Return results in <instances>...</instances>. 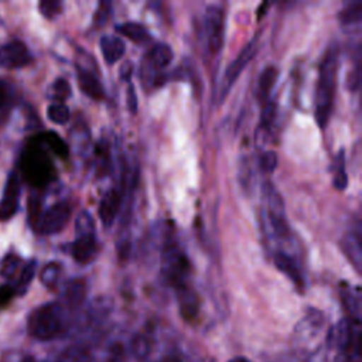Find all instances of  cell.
<instances>
[{"label":"cell","mask_w":362,"mask_h":362,"mask_svg":"<svg viewBox=\"0 0 362 362\" xmlns=\"http://www.w3.org/2000/svg\"><path fill=\"white\" fill-rule=\"evenodd\" d=\"M338 47L332 44L320 65L318 83L315 90V122L324 129L331 117L334 95L337 86V71H338Z\"/></svg>","instance_id":"cell-1"},{"label":"cell","mask_w":362,"mask_h":362,"mask_svg":"<svg viewBox=\"0 0 362 362\" xmlns=\"http://www.w3.org/2000/svg\"><path fill=\"white\" fill-rule=\"evenodd\" d=\"M64 308L58 303H47L37 307L28 317V332L40 341L57 338L64 329Z\"/></svg>","instance_id":"cell-2"},{"label":"cell","mask_w":362,"mask_h":362,"mask_svg":"<svg viewBox=\"0 0 362 362\" xmlns=\"http://www.w3.org/2000/svg\"><path fill=\"white\" fill-rule=\"evenodd\" d=\"M189 270L191 266L185 253L173 239H167L161 249V273L165 281L175 288L187 284L185 279Z\"/></svg>","instance_id":"cell-3"},{"label":"cell","mask_w":362,"mask_h":362,"mask_svg":"<svg viewBox=\"0 0 362 362\" xmlns=\"http://www.w3.org/2000/svg\"><path fill=\"white\" fill-rule=\"evenodd\" d=\"M98 253L95 223L89 212L82 211L75 221V242L72 243V256L78 263H88Z\"/></svg>","instance_id":"cell-4"},{"label":"cell","mask_w":362,"mask_h":362,"mask_svg":"<svg viewBox=\"0 0 362 362\" xmlns=\"http://www.w3.org/2000/svg\"><path fill=\"white\" fill-rule=\"evenodd\" d=\"M327 346L328 351H332L342 358L354 352H359V329L355 328L351 318H342L329 328L327 335Z\"/></svg>","instance_id":"cell-5"},{"label":"cell","mask_w":362,"mask_h":362,"mask_svg":"<svg viewBox=\"0 0 362 362\" xmlns=\"http://www.w3.org/2000/svg\"><path fill=\"white\" fill-rule=\"evenodd\" d=\"M257 51V44H256V38L252 40L250 42H247L242 49L240 52L236 55V58L228 65L223 76H222V81H221V85H219V102H222L225 99V96L228 95L229 89L232 88V85L235 83V81L238 79V76L242 74V71L245 69V66L252 61V58L255 57Z\"/></svg>","instance_id":"cell-6"},{"label":"cell","mask_w":362,"mask_h":362,"mask_svg":"<svg viewBox=\"0 0 362 362\" xmlns=\"http://www.w3.org/2000/svg\"><path fill=\"white\" fill-rule=\"evenodd\" d=\"M205 40L209 52L215 54L222 48L223 31H225V11L219 6H209L205 10L204 17Z\"/></svg>","instance_id":"cell-7"},{"label":"cell","mask_w":362,"mask_h":362,"mask_svg":"<svg viewBox=\"0 0 362 362\" xmlns=\"http://www.w3.org/2000/svg\"><path fill=\"white\" fill-rule=\"evenodd\" d=\"M266 197H267V206H269V219L273 228V232L280 238H287L290 233L286 212H284V202L277 189L267 184L266 185Z\"/></svg>","instance_id":"cell-8"},{"label":"cell","mask_w":362,"mask_h":362,"mask_svg":"<svg viewBox=\"0 0 362 362\" xmlns=\"http://www.w3.org/2000/svg\"><path fill=\"white\" fill-rule=\"evenodd\" d=\"M71 206L68 202H57L49 206L40 218L38 230L45 235H52L62 230L69 221Z\"/></svg>","instance_id":"cell-9"},{"label":"cell","mask_w":362,"mask_h":362,"mask_svg":"<svg viewBox=\"0 0 362 362\" xmlns=\"http://www.w3.org/2000/svg\"><path fill=\"white\" fill-rule=\"evenodd\" d=\"M52 173V165L41 151H30L24 158V174L34 185H44Z\"/></svg>","instance_id":"cell-10"},{"label":"cell","mask_w":362,"mask_h":362,"mask_svg":"<svg viewBox=\"0 0 362 362\" xmlns=\"http://www.w3.org/2000/svg\"><path fill=\"white\" fill-rule=\"evenodd\" d=\"M30 61V51L20 40L10 41L0 48V65L4 68H21Z\"/></svg>","instance_id":"cell-11"},{"label":"cell","mask_w":362,"mask_h":362,"mask_svg":"<svg viewBox=\"0 0 362 362\" xmlns=\"http://www.w3.org/2000/svg\"><path fill=\"white\" fill-rule=\"evenodd\" d=\"M20 198V180L16 171L8 174L6 181L4 194L0 201V221H8L18 208Z\"/></svg>","instance_id":"cell-12"},{"label":"cell","mask_w":362,"mask_h":362,"mask_svg":"<svg viewBox=\"0 0 362 362\" xmlns=\"http://www.w3.org/2000/svg\"><path fill=\"white\" fill-rule=\"evenodd\" d=\"M180 313L185 320H194L199 311V298L197 293L187 284L175 288Z\"/></svg>","instance_id":"cell-13"},{"label":"cell","mask_w":362,"mask_h":362,"mask_svg":"<svg viewBox=\"0 0 362 362\" xmlns=\"http://www.w3.org/2000/svg\"><path fill=\"white\" fill-rule=\"evenodd\" d=\"M120 202H122V195L115 188L109 189L102 197L100 204H99V218L106 228H109L113 223V221L119 212Z\"/></svg>","instance_id":"cell-14"},{"label":"cell","mask_w":362,"mask_h":362,"mask_svg":"<svg viewBox=\"0 0 362 362\" xmlns=\"http://www.w3.org/2000/svg\"><path fill=\"white\" fill-rule=\"evenodd\" d=\"M86 297V283L82 279L71 280L64 290V301L66 307L75 310L82 305Z\"/></svg>","instance_id":"cell-15"},{"label":"cell","mask_w":362,"mask_h":362,"mask_svg":"<svg viewBox=\"0 0 362 362\" xmlns=\"http://www.w3.org/2000/svg\"><path fill=\"white\" fill-rule=\"evenodd\" d=\"M78 83L86 96L96 99V100L103 98V88H102L99 79L92 72H89L83 68H78Z\"/></svg>","instance_id":"cell-16"},{"label":"cell","mask_w":362,"mask_h":362,"mask_svg":"<svg viewBox=\"0 0 362 362\" xmlns=\"http://www.w3.org/2000/svg\"><path fill=\"white\" fill-rule=\"evenodd\" d=\"M274 264L276 267L284 273L293 283H296L297 286H301L303 284V276H301V272L296 263V260L288 256L287 253L284 252H276L274 253Z\"/></svg>","instance_id":"cell-17"},{"label":"cell","mask_w":362,"mask_h":362,"mask_svg":"<svg viewBox=\"0 0 362 362\" xmlns=\"http://www.w3.org/2000/svg\"><path fill=\"white\" fill-rule=\"evenodd\" d=\"M100 49L103 54V58L107 64H115L116 61H119L124 51V42L115 35H105L100 38Z\"/></svg>","instance_id":"cell-18"},{"label":"cell","mask_w":362,"mask_h":362,"mask_svg":"<svg viewBox=\"0 0 362 362\" xmlns=\"http://www.w3.org/2000/svg\"><path fill=\"white\" fill-rule=\"evenodd\" d=\"M277 69L274 66H266L262 74L259 75V81H257V89H256V93H257V98L260 102H264L269 95H270V90L274 86L276 83V79H277Z\"/></svg>","instance_id":"cell-19"},{"label":"cell","mask_w":362,"mask_h":362,"mask_svg":"<svg viewBox=\"0 0 362 362\" xmlns=\"http://www.w3.org/2000/svg\"><path fill=\"white\" fill-rule=\"evenodd\" d=\"M92 351L86 345H71L65 348L59 358L58 362H92Z\"/></svg>","instance_id":"cell-20"},{"label":"cell","mask_w":362,"mask_h":362,"mask_svg":"<svg viewBox=\"0 0 362 362\" xmlns=\"http://www.w3.org/2000/svg\"><path fill=\"white\" fill-rule=\"evenodd\" d=\"M116 30H117L120 34H123L124 37H127V38H130L132 41L139 42V44H143V42H146V41L150 38L147 28H146L143 24H140V23L127 21V23H123V24L117 25Z\"/></svg>","instance_id":"cell-21"},{"label":"cell","mask_w":362,"mask_h":362,"mask_svg":"<svg viewBox=\"0 0 362 362\" xmlns=\"http://www.w3.org/2000/svg\"><path fill=\"white\" fill-rule=\"evenodd\" d=\"M151 349H153V341L148 334L140 332V334L134 335V338L132 339L130 351L136 359H139V361L146 359L150 355Z\"/></svg>","instance_id":"cell-22"},{"label":"cell","mask_w":362,"mask_h":362,"mask_svg":"<svg viewBox=\"0 0 362 362\" xmlns=\"http://www.w3.org/2000/svg\"><path fill=\"white\" fill-rule=\"evenodd\" d=\"M338 18L342 25L358 24L362 18V1L348 3L344 8H341Z\"/></svg>","instance_id":"cell-23"},{"label":"cell","mask_w":362,"mask_h":362,"mask_svg":"<svg viewBox=\"0 0 362 362\" xmlns=\"http://www.w3.org/2000/svg\"><path fill=\"white\" fill-rule=\"evenodd\" d=\"M348 185V175L345 171V154L341 150L334 161V187L339 191L345 189Z\"/></svg>","instance_id":"cell-24"},{"label":"cell","mask_w":362,"mask_h":362,"mask_svg":"<svg viewBox=\"0 0 362 362\" xmlns=\"http://www.w3.org/2000/svg\"><path fill=\"white\" fill-rule=\"evenodd\" d=\"M344 249L348 253L349 259L355 263L356 269H359V262H361V238H359V230L356 233H349L345 236L344 240Z\"/></svg>","instance_id":"cell-25"},{"label":"cell","mask_w":362,"mask_h":362,"mask_svg":"<svg viewBox=\"0 0 362 362\" xmlns=\"http://www.w3.org/2000/svg\"><path fill=\"white\" fill-rule=\"evenodd\" d=\"M35 269H37V262L35 260H30L23 267V270H21V273L18 276L17 284L14 287V293H17L18 296H23L27 291V288H28V286L33 281V277L35 274Z\"/></svg>","instance_id":"cell-26"},{"label":"cell","mask_w":362,"mask_h":362,"mask_svg":"<svg viewBox=\"0 0 362 362\" xmlns=\"http://www.w3.org/2000/svg\"><path fill=\"white\" fill-rule=\"evenodd\" d=\"M59 273H61V266L55 262H51L48 264H45L41 270V274H40V279H41V283L48 287V288H52L58 279H59Z\"/></svg>","instance_id":"cell-27"},{"label":"cell","mask_w":362,"mask_h":362,"mask_svg":"<svg viewBox=\"0 0 362 362\" xmlns=\"http://www.w3.org/2000/svg\"><path fill=\"white\" fill-rule=\"evenodd\" d=\"M49 96L57 100L58 103H62L66 98L71 96V85L68 83L66 79L64 78H58L49 89Z\"/></svg>","instance_id":"cell-28"},{"label":"cell","mask_w":362,"mask_h":362,"mask_svg":"<svg viewBox=\"0 0 362 362\" xmlns=\"http://www.w3.org/2000/svg\"><path fill=\"white\" fill-rule=\"evenodd\" d=\"M47 116L57 124H65L69 120V109L64 103H52L47 109Z\"/></svg>","instance_id":"cell-29"},{"label":"cell","mask_w":362,"mask_h":362,"mask_svg":"<svg viewBox=\"0 0 362 362\" xmlns=\"http://www.w3.org/2000/svg\"><path fill=\"white\" fill-rule=\"evenodd\" d=\"M96 168L99 175H106L110 170V156L107 146H99L98 147V156H96Z\"/></svg>","instance_id":"cell-30"},{"label":"cell","mask_w":362,"mask_h":362,"mask_svg":"<svg viewBox=\"0 0 362 362\" xmlns=\"http://www.w3.org/2000/svg\"><path fill=\"white\" fill-rule=\"evenodd\" d=\"M44 140H45V143H47L58 156L66 157V154H68V147H66V144L62 141V139H61L58 134L49 132V133L44 134Z\"/></svg>","instance_id":"cell-31"},{"label":"cell","mask_w":362,"mask_h":362,"mask_svg":"<svg viewBox=\"0 0 362 362\" xmlns=\"http://www.w3.org/2000/svg\"><path fill=\"white\" fill-rule=\"evenodd\" d=\"M38 8L44 17L54 18L61 13L62 3L57 1V0H42V1H40Z\"/></svg>","instance_id":"cell-32"},{"label":"cell","mask_w":362,"mask_h":362,"mask_svg":"<svg viewBox=\"0 0 362 362\" xmlns=\"http://www.w3.org/2000/svg\"><path fill=\"white\" fill-rule=\"evenodd\" d=\"M105 362H126V352H124V346L119 342H115L109 346L106 356H105Z\"/></svg>","instance_id":"cell-33"},{"label":"cell","mask_w":362,"mask_h":362,"mask_svg":"<svg viewBox=\"0 0 362 362\" xmlns=\"http://www.w3.org/2000/svg\"><path fill=\"white\" fill-rule=\"evenodd\" d=\"M40 209H41V199L40 197L33 195L28 201V215H30V223L33 226H38V222L41 218Z\"/></svg>","instance_id":"cell-34"},{"label":"cell","mask_w":362,"mask_h":362,"mask_svg":"<svg viewBox=\"0 0 362 362\" xmlns=\"http://www.w3.org/2000/svg\"><path fill=\"white\" fill-rule=\"evenodd\" d=\"M276 165H277V154L272 150L264 151L260 157V168L264 173H273Z\"/></svg>","instance_id":"cell-35"},{"label":"cell","mask_w":362,"mask_h":362,"mask_svg":"<svg viewBox=\"0 0 362 362\" xmlns=\"http://www.w3.org/2000/svg\"><path fill=\"white\" fill-rule=\"evenodd\" d=\"M18 264H20V257L18 256H16V255L6 256V259L3 262V267H1V274L4 277L14 276V273L17 272Z\"/></svg>","instance_id":"cell-36"},{"label":"cell","mask_w":362,"mask_h":362,"mask_svg":"<svg viewBox=\"0 0 362 362\" xmlns=\"http://www.w3.org/2000/svg\"><path fill=\"white\" fill-rule=\"evenodd\" d=\"M344 304L346 307V310L351 313V320L352 318H359V300L358 297H355L351 291L344 294Z\"/></svg>","instance_id":"cell-37"},{"label":"cell","mask_w":362,"mask_h":362,"mask_svg":"<svg viewBox=\"0 0 362 362\" xmlns=\"http://www.w3.org/2000/svg\"><path fill=\"white\" fill-rule=\"evenodd\" d=\"M126 99H127V107L132 113L137 112V95L134 90V86L132 83H129L127 86V93H126Z\"/></svg>","instance_id":"cell-38"},{"label":"cell","mask_w":362,"mask_h":362,"mask_svg":"<svg viewBox=\"0 0 362 362\" xmlns=\"http://www.w3.org/2000/svg\"><path fill=\"white\" fill-rule=\"evenodd\" d=\"M109 11H110V3L107 1H103L99 4V10L96 13V21L98 24H103V21L106 20V17L109 16Z\"/></svg>","instance_id":"cell-39"},{"label":"cell","mask_w":362,"mask_h":362,"mask_svg":"<svg viewBox=\"0 0 362 362\" xmlns=\"http://www.w3.org/2000/svg\"><path fill=\"white\" fill-rule=\"evenodd\" d=\"M132 74H133V65H132L130 61H126V62L122 65V68H120V78L129 81L130 76H132Z\"/></svg>","instance_id":"cell-40"},{"label":"cell","mask_w":362,"mask_h":362,"mask_svg":"<svg viewBox=\"0 0 362 362\" xmlns=\"http://www.w3.org/2000/svg\"><path fill=\"white\" fill-rule=\"evenodd\" d=\"M7 105V92L3 82H0V115H3Z\"/></svg>","instance_id":"cell-41"},{"label":"cell","mask_w":362,"mask_h":362,"mask_svg":"<svg viewBox=\"0 0 362 362\" xmlns=\"http://www.w3.org/2000/svg\"><path fill=\"white\" fill-rule=\"evenodd\" d=\"M305 362H327V355L324 351H315Z\"/></svg>","instance_id":"cell-42"},{"label":"cell","mask_w":362,"mask_h":362,"mask_svg":"<svg viewBox=\"0 0 362 362\" xmlns=\"http://www.w3.org/2000/svg\"><path fill=\"white\" fill-rule=\"evenodd\" d=\"M13 293H14V290H11L10 287H1L0 288V301L1 303L7 301Z\"/></svg>","instance_id":"cell-43"},{"label":"cell","mask_w":362,"mask_h":362,"mask_svg":"<svg viewBox=\"0 0 362 362\" xmlns=\"http://www.w3.org/2000/svg\"><path fill=\"white\" fill-rule=\"evenodd\" d=\"M228 362H253V361H250V359L246 358V356H233V358H230Z\"/></svg>","instance_id":"cell-44"},{"label":"cell","mask_w":362,"mask_h":362,"mask_svg":"<svg viewBox=\"0 0 362 362\" xmlns=\"http://www.w3.org/2000/svg\"><path fill=\"white\" fill-rule=\"evenodd\" d=\"M161 362H180L177 358H174V356H168V358H165V359H163Z\"/></svg>","instance_id":"cell-45"},{"label":"cell","mask_w":362,"mask_h":362,"mask_svg":"<svg viewBox=\"0 0 362 362\" xmlns=\"http://www.w3.org/2000/svg\"><path fill=\"white\" fill-rule=\"evenodd\" d=\"M21 362H38V361H35V359H33V358H25V359L21 361Z\"/></svg>","instance_id":"cell-46"}]
</instances>
